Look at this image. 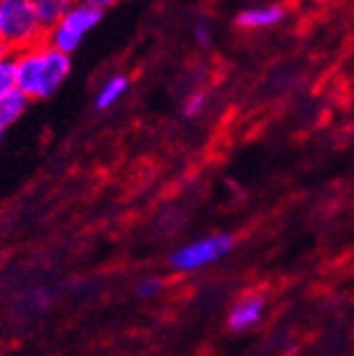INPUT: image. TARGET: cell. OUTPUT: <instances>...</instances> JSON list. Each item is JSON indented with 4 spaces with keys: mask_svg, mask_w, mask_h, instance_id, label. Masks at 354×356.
Segmentation results:
<instances>
[{
    "mask_svg": "<svg viewBox=\"0 0 354 356\" xmlns=\"http://www.w3.org/2000/svg\"><path fill=\"white\" fill-rule=\"evenodd\" d=\"M17 92L30 102L49 100L56 96L72 72V58L58 51L47 40L15 54Z\"/></svg>",
    "mask_w": 354,
    "mask_h": 356,
    "instance_id": "obj_1",
    "label": "cell"
},
{
    "mask_svg": "<svg viewBox=\"0 0 354 356\" xmlns=\"http://www.w3.org/2000/svg\"><path fill=\"white\" fill-rule=\"evenodd\" d=\"M45 40L32 0H0V42L13 54Z\"/></svg>",
    "mask_w": 354,
    "mask_h": 356,
    "instance_id": "obj_2",
    "label": "cell"
},
{
    "mask_svg": "<svg viewBox=\"0 0 354 356\" xmlns=\"http://www.w3.org/2000/svg\"><path fill=\"white\" fill-rule=\"evenodd\" d=\"M104 15L106 13L87 5L85 0H74V5L68 9V13L45 34V40L58 51L72 58L83 44V40L87 38V34L100 26Z\"/></svg>",
    "mask_w": 354,
    "mask_h": 356,
    "instance_id": "obj_3",
    "label": "cell"
},
{
    "mask_svg": "<svg viewBox=\"0 0 354 356\" xmlns=\"http://www.w3.org/2000/svg\"><path fill=\"white\" fill-rule=\"evenodd\" d=\"M236 246L234 236L230 234H212L200 240H193L181 248H176L168 263L172 270L183 272V274H193L198 270H204V267L225 259Z\"/></svg>",
    "mask_w": 354,
    "mask_h": 356,
    "instance_id": "obj_4",
    "label": "cell"
},
{
    "mask_svg": "<svg viewBox=\"0 0 354 356\" xmlns=\"http://www.w3.org/2000/svg\"><path fill=\"white\" fill-rule=\"evenodd\" d=\"M284 19H287V7L280 3L255 5V7H246L236 13V26L246 32L270 30V28L280 26Z\"/></svg>",
    "mask_w": 354,
    "mask_h": 356,
    "instance_id": "obj_5",
    "label": "cell"
},
{
    "mask_svg": "<svg viewBox=\"0 0 354 356\" xmlns=\"http://www.w3.org/2000/svg\"><path fill=\"white\" fill-rule=\"evenodd\" d=\"M265 299L257 293L244 295L242 299H238L230 312V318H227V327L234 333H246L250 329H255L263 314H265Z\"/></svg>",
    "mask_w": 354,
    "mask_h": 356,
    "instance_id": "obj_6",
    "label": "cell"
},
{
    "mask_svg": "<svg viewBox=\"0 0 354 356\" xmlns=\"http://www.w3.org/2000/svg\"><path fill=\"white\" fill-rule=\"evenodd\" d=\"M131 87V79L125 72H113L108 74L96 89L94 96V108L98 113H106L111 108H115L129 92Z\"/></svg>",
    "mask_w": 354,
    "mask_h": 356,
    "instance_id": "obj_7",
    "label": "cell"
},
{
    "mask_svg": "<svg viewBox=\"0 0 354 356\" xmlns=\"http://www.w3.org/2000/svg\"><path fill=\"white\" fill-rule=\"evenodd\" d=\"M28 104L30 100L24 94H19L17 89L13 94L0 98V143L5 140L7 131L24 117V113L28 111Z\"/></svg>",
    "mask_w": 354,
    "mask_h": 356,
    "instance_id": "obj_8",
    "label": "cell"
},
{
    "mask_svg": "<svg viewBox=\"0 0 354 356\" xmlns=\"http://www.w3.org/2000/svg\"><path fill=\"white\" fill-rule=\"evenodd\" d=\"M36 17L40 26L45 28V34L68 13V9L74 5V0H32Z\"/></svg>",
    "mask_w": 354,
    "mask_h": 356,
    "instance_id": "obj_9",
    "label": "cell"
},
{
    "mask_svg": "<svg viewBox=\"0 0 354 356\" xmlns=\"http://www.w3.org/2000/svg\"><path fill=\"white\" fill-rule=\"evenodd\" d=\"M17 89V72H15V54H7L0 58V98L9 96Z\"/></svg>",
    "mask_w": 354,
    "mask_h": 356,
    "instance_id": "obj_10",
    "label": "cell"
},
{
    "mask_svg": "<svg viewBox=\"0 0 354 356\" xmlns=\"http://www.w3.org/2000/svg\"><path fill=\"white\" fill-rule=\"evenodd\" d=\"M208 100H210V96L206 89H195V92H191L183 102V117H187V119L200 117L206 111Z\"/></svg>",
    "mask_w": 354,
    "mask_h": 356,
    "instance_id": "obj_11",
    "label": "cell"
},
{
    "mask_svg": "<svg viewBox=\"0 0 354 356\" xmlns=\"http://www.w3.org/2000/svg\"><path fill=\"white\" fill-rule=\"evenodd\" d=\"M163 289H166V280H163V278H159V276H149V278H145V280L138 282L136 295L143 297V299H153V297L161 295Z\"/></svg>",
    "mask_w": 354,
    "mask_h": 356,
    "instance_id": "obj_12",
    "label": "cell"
},
{
    "mask_svg": "<svg viewBox=\"0 0 354 356\" xmlns=\"http://www.w3.org/2000/svg\"><path fill=\"white\" fill-rule=\"evenodd\" d=\"M191 34H193V40H195L198 47L208 49L212 44V28H210L208 19H204V17L195 19L193 26H191Z\"/></svg>",
    "mask_w": 354,
    "mask_h": 356,
    "instance_id": "obj_13",
    "label": "cell"
},
{
    "mask_svg": "<svg viewBox=\"0 0 354 356\" xmlns=\"http://www.w3.org/2000/svg\"><path fill=\"white\" fill-rule=\"evenodd\" d=\"M85 3H87V5H92V7H96V9H100L102 13H108V11L119 3V0H85Z\"/></svg>",
    "mask_w": 354,
    "mask_h": 356,
    "instance_id": "obj_14",
    "label": "cell"
},
{
    "mask_svg": "<svg viewBox=\"0 0 354 356\" xmlns=\"http://www.w3.org/2000/svg\"><path fill=\"white\" fill-rule=\"evenodd\" d=\"M7 54H13V51H9V49L5 47V44H3V42H0V58H5Z\"/></svg>",
    "mask_w": 354,
    "mask_h": 356,
    "instance_id": "obj_15",
    "label": "cell"
},
{
    "mask_svg": "<svg viewBox=\"0 0 354 356\" xmlns=\"http://www.w3.org/2000/svg\"><path fill=\"white\" fill-rule=\"evenodd\" d=\"M323 3H331V0H323Z\"/></svg>",
    "mask_w": 354,
    "mask_h": 356,
    "instance_id": "obj_16",
    "label": "cell"
}]
</instances>
